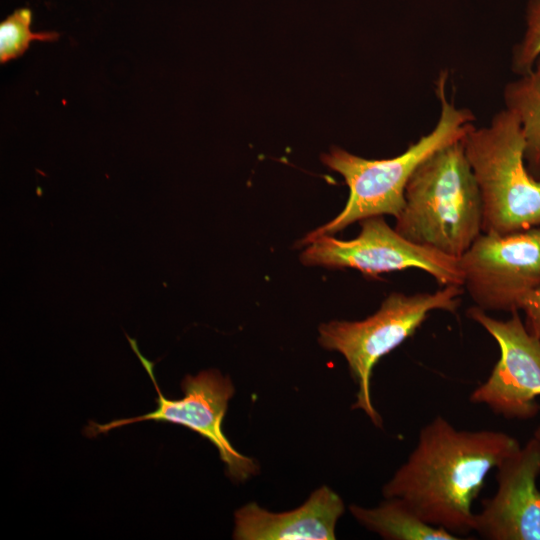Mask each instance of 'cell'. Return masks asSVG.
Listing matches in <instances>:
<instances>
[{"label":"cell","mask_w":540,"mask_h":540,"mask_svg":"<svg viewBox=\"0 0 540 540\" xmlns=\"http://www.w3.org/2000/svg\"><path fill=\"white\" fill-rule=\"evenodd\" d=\"M520 310L524 313L527 330L540 339V286L524 298Z\"/></svg>","instance_id":"cell-16"},{"label":"cell","mask_w":540,"mask_h":540,"mask_svg":"<svg viewBox=\"0 0 540 540\" xmlns=\"http://www.w3.org/2000/svg\"><path fill=\"white\" fill-rule=\"evenodd\" d=\"M520 446L505 432L457 429L438 415L420 430L383 495L401 498L431 525L468 535L474 532L473 502L487 475Z\"/></svg>","instance_id":"cell-1"},{"label":"cell","mask_w":540,"mask_h":540,"mask_svg":"<svg viewBox=\"0 0 540 540\" xmlns=\"http://www.w3.org/2000/svg\"><path fill=\"white\" fill-rule=\"evenodd\" d=\"M525 22L523 36L511 56V70L518 76L530 71L540 58V0H529Z\"/></svg>","instance_id":"cell-15"},{"label":"cell","mask_w":540,"mask_h":540,"mask_svg":"<svg viewBox=\"0 0 540 540\" xmlns=\"http://www.w3.org/2000/svg\"><path fill=\"white\" fill-rule=\"evenodd\" d=\"M344 512L340 496L327 486L315 490L300 507L273 513L256 503L235 512L233 538L237 540H330Z\"/></svg>","instance_id":"cell-11"},{"label":"cell","mask_w":540,"mask_h":540,"mask_svg":"<svg viewBox=\"0 0 540 540\" xmlns=\"http://www.w3.org/2000/svg\"><path fill=\"white\" fill-rule=\"evenodd\" d=\"M496 472L497 490L475 514L474 532L487 540H540V440L533 436Z\"/></svg>","instance_id":"cell-10"},{"label":"cell","mask_w":540,"mask_h":540,"mask_svg":"<svg viewBox=\"0 0 540 540\" xmlns=\"http://www.w3.org/2000/svg\"><path fill=\"white\" fill-rule=\"evenodd\" d=\"M350 512L365 528L389 540H458L446 529L422 520L401 498H385L374 508L351 505Z\"/></svg>","instance_id":"cell-12"},{"label":"cell","mask_w":540,"mask_h":540,"mask_svg":"<svg viewBox=\"0 0 540 540\" xmlns=\"http://www.w3.org/2000/svg\"><path fill=\"white\" fill-rule=\"evenodd\" d=\"M462 292V287L457 285L443 286L433 293L393 292L373 315L363 320H334L319 327L320 345L344 356L358 386L353 409L364 411L375 426H382L370 395L373 368L383 356L413 336L429 313L456 312Z\"/></svg>","instance_id":"cell-5"},{"label":"cell","mask_w":540,"mask_h":540,"mask_svg":"<svg viewBox=\"0 0 540 540\" xmlns=\"http://www.w3.org/2000/svg\"><path fill=\"white\" fill-rule=\"evenodd\" d=\"M360 225L359 235L351 240L324 235L310 241L301 253V262L328 269L351 268L369 277L415 268L442 286H463L458 258L407 240L382 216L363 219Z\"/></svg>","instance_id":"cell-7"},{"label":"cell","mask_w":540,"mask_h":540,"mask_svg":"<svg viewBox=\"0 0 540 540\" xmlns=\"http://www.w3.org/2000/svg\"><path fill=\"white\" fill-rule=\"evenodd\" d=\"M467 315L494 338L500 350L491 374L473 390L470 402L487 405L506 419L535 417L540 410L536 401L540 397V339L527 330L518 312L499 320L474 306Z\"/></svg>","instance_id":"cell-9"},{"label":"cell","mask_w":540,"mask_h":540,"mask_svg":"<svg viewBox=\"0 0 540 540\" xmlns=\"http://www.w3.org/2000/svg\"><path fill=\"white\" fill-rule=\"evenodd\" d=\"M483 207V232L510 234L540 226V180L525 162V139L507 109L463 139Z\"/></svg>","instance_id":"cell-4"},{"label":"cell","mask_w":540,"mask_h":540,"mask_svg":"<svg viewBox=\"0 0 540 540\" xmlns=\"http://www.w3.org/2000/svg\"><path fill=\"white\" fill-rule=\"evenodd\" d=\"M533 436L540 440V426L536 428V430L533 433Z\"/></svg>","instance_id":"cell-17"},{"label":"cell","mask_w":540,"mask_h":540,"mask_svg":"<svg viewBox=\"0 0 540 540\" xmlns=\"http://www.w3.org/2000/svg\"><path fill=\"white\" fill-rule=\"evenodd\" d=\"M459 264L475 306L518 312L524 298L540 286V226L510 234L482 232Z\"/></svg>","instance_id":"cell-8"},{"label":"cell","mask_w":540,"mask_h":540,"mask_svg":"<svg viewBox=\"0 0 540 540\" xmlns=\"http://www.w3.org/2000/svg\"><path fill=\"white\" fill-rule=\"evenodd\" d=\"M126 337L157 391L156 409L141 416L116 419L105 424L90 421L84 434L92 438L125 425L150 420L177 424L198 433L215 446L232 480L244 481L254 475L258 470L255 461L239 453L222 429L228 402L234 394L230 378L215 369L201 371L196 376L187 375L181 383L184 397L169 399L161 393L156 381L155 363L141 354L136 339L127 334Z\"/></svg>","instance_id":"cell-6"},{"label":"cell","mask_w":540,"mask_h":540,"mask_svg":"<svg viewBox=\"0 0 540 540\" xmlns=\"http://www.w3.org/2000/svg\"><path fill=\"white\" fill-rule=\"evenodd\" d=\"M395 230L407 240L460 258L483 232L482 200L463 140L425 159L410 177Z\"/></svg>","instance_id":"cell-3"},{"label":"cell","mask_w":540,"mask_h":540,"mask_svg":"<svg viewBox=\"0 0 540 540\" xmlns=\"http://www.w3.org/2000/svg\"><path fill=\"white\" fill-rule=\"evenodd\" d=\"M32 10L21 7L0 23V63L5 64L21 57L32 41L55 42L59 33L55 31L32 32Z\"/></svg>","instance_id":"cell-14"},{"label":"cell","mask_w":540,"mask_h":540,"mask_svg":"<svg viewBox=\"0 0 540 540\" xmlns=\"http://www.w3.org/2000/svg\"><path fill=\"white\" fill-rule=\"evenodd\" d=\"M448 73L442 71L436 82L440 115L435 127L403 153L388 159H366L340 148L322 156L330 169L341 174L349 188L343 210L331 221L308 233L301 245L324 235H333L356 221L391 215L397 217L404 206L406 185L416 168L439 149L461 141L474 127L475 115L448 100Z\"/></svg>","instance_id":"cell-2"},{"label":"cell","mask_w":540,"mask_h":540,"mask_svg":"<svg viewBox=\"0 0 540 540\" xmlns=\"http://www.w3.org/2000/svg\"><path fill=\"white\" fill-rule=\"evenodd\" d=\"M503 99L521 126L527 168L540 180V58L530 71L505 85Z\"/></svg>","instance_id":"cell-13"}]
</instances>
